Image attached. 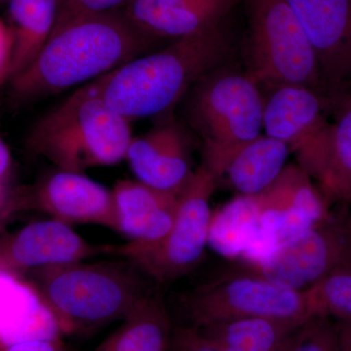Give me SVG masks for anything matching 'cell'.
<instances>
[{
  "mask_svg": "<svg viewBox=\"0 0 351 351\" xmlns=\"http://www.w3.org/2000/svg\"><path fill=\"white\" fill-rule=\"evenodd\" d=\"M228 21L171 41L91 83L129 122L170 117L200 78L239 60L241 43Z\"/></svg>",
  "mask_w": 351,
  "mask_h": 351,
  "instance_id": "obj_1",
  "label": "cell"
},
{
  "mask_svg": "<svg viewBox=\"0 0 351 351\" xmlns=\"http://www.w3.org/2000/svg\"><path fill=\"white\" fill-rule=\"evenodd\" d=\"M166 44L141 32L123 10L77 18L54 27L36 61L9 82L11 93L21 101L53 96Z\"/></svg>",
  "mask_w": 351,
  "mask_h": 351,
  "instance_id": "obj_2",
  "label": "cell"
},
{
  "mask_svg": "<svg viewBox=\"0 0 351 351\" xmlns=\"http://www.w3.org/2000/svg\"><path fill=\"white\" fill-rule=\"evenodd\" d=\"M23 283L66 335L87 334L122 320L154 291V281L125 258L46 265L27 271Z\"/></svg>",
  "mask_w": 351,
  "mask_h": 351,
  "instance_id": "obj_3",
  "label": "cell"
},
{
  "mask_svg": "<svg viewBox=\"0 0 351 351\" xmlns=\"http://www.w3.org/2000/svg\"><path fill=\"white\" fill-rule=\"evenodd\" d=\"M130 123L88 82L38 120L27 147L58 170L84 173L125 159Z\"/></svg>",
  "mask_w": 351,
  "mask_h": 351,
  "instance_id": "obj_4",
  "label": "cell"
},
{
  "mask_svg": "<svg viewBox=\"0 0 351 351\" xmlns=\"http://www.w3.org/2000/svg\"><path fill=\"white\" fill-rule=\"evenodd\" d=\"M189 131L199 140L202 165L217 184L226 166L263 129V97L239 60L203 76L182 98Z\"/></svg>",
  "mask_w": 351,
  "mask_h": 351,
  "instance_id": "obj_5",
  "label": "cell"
},
{
  "mask_svg": "<svg viewBox=\"0 0 351 351\" xmlns=\"http://www.w3.org/2000/svg\"><path fill=\"white\" fill-rule=\"evenodd\" d=\"M248 32L241 56L258 85L294 84L330 97L315 53L286 0H243Z\"/></svg>",
  "mask_w": 351,
  "mask_h": 351,
  "instance_id": "obj_6",
  "label": "cell"
},
{
  "mask_svg": "<svg viewBox=\"0 0 351 351\" xmlns=\"http://www.w3.org/2000/svg\"><path fill=\"white\" fill-rule=\"evenodd\" d=\"M217 186L213 175L201 164L179 193L174 223L162 239L147 245H108L107 254L135 263L158 285L186 276L206 250L212 216L210 200Z\"/></svg>",
  "mask_w": 351,
  "mask_h": 351,
  "instance_id": "obj_7",
  "label": "cell"
},
{
  "mask_svg": "<svg viewBox=\"0 0 351 351\" xmlns=\"http://www.w3.org/2000/svg\"><path fill=\"white\" fill-rule=\"evenodd\" d=\"M178 299L188 325L196 328L237 318L304 323L313 317L304 292L232 270L182 293Z\"/></svg>",
  "mask_w": 351,
  "mask_h": 351,
  "instance_id": "obj_8",
  "label": "cell"
},
{
  "mask_svg": "<svg viewBox=\"0 0 351 351\" xmlns=\"http://www.w3.org/2000/svg\"><path fill=\"white\" fill-rule=\"evenodd\" d=\"M348 265L351 256L343 218L332 215L300 237L278 245L261 262L237 263L232 270L302 292Z\"/></svg>",
  "mask_w": 351,
  "mask_h": 351,
  "instance_id": "obj_9",
  "label": "cell"
},
{
  "mask_svg": "<svg viewBox=\"0 0 351 351\" xmlns=\"http://www.w3.org/2000/svg\"><path fill=\"white\" fill-rule=\"evenodd\" d=\"M313 46L335 101L351 87V0H286Z\"/></svg>",
  "mask_w": 351,
  "mask_h": 351,
  "instance_id": "obj_10",
  "label": "cell"
},
{
  "mask_svg": "<svg viewBox=\"0 0 351 351\" xmlns=\"http://www.w3.org/2000/svg\"><path fill=\"white\" fill-rule=\"evenodd\" d=\"M258 226L278 245L331 218L320 189L299 164H288L271 186L255 195Z\"/></svg>",
  "mask_w": 351,
  "mask_h": 351,
  "instance_id": "obj_11",
  "label": "cell"
},
{
  "mask_svg": "<svg viewBox=\"0 0 351 351\" xmlns=\"http://www.w3.org/2000/svg\"><path fill=\"white\" fill-rule=\"evenodd\" d=\"M23 203L66 225L90 223L117 232L112 191L84 173L57 169L34 184Z\"/></svg>",
  "mask_w": 351,
  "mask_h": 351,
  "instance_id": "obj_12",
  "label": "cell"
},
{
  "mask_svg": "<svg viewBox=\"0 0 351 351\" xmlns=\"http://www.w3.org/2000/svg\"><path fill=\"white\" fill-rule=\"evenodd\" d=\"M103 254H107V245L89 243L71 226L53 219L34 221L0 240V274L16 277L18 272Z\"/></svg>",
  "mask_w": 351,
  "mask_h": 351,
  "instance_id": "obj_13",
  "label": "cell"
},
{
  "mask_svg": "<svg viewBox=\"0 0 351 351\" xmlns=\"http://www.w3.org/2000/svg\"><path fill=\"white\" fill-rule=\"evenodd\" d=\"M189 131L169 117L144 135L132 138L125 159L138 181L179 195L195 172Z\"/></svg>",
  "mask_w": 351,
  "mask_h": 351,
  "instance_id": "obj_14",
  "label": "cell"
},
{
  "mask_svg": "<svg viewBox=\"0 0 351 351\" xmlns=\"http://www.w3.org/2000/svg\"><path fill=\"white\" fill-rule=\"evenodd\" d=\"M243 0H129L126 17L141 32L169 43L217 27Z\"/></svg>",
  "mask_w": 351,
  "mask_h": 351,
  "instance_id": "obj_15",
  "label": "cell"
},
{
  "mask_svg": "<svg viewBox=\"0 0 351 351\" xmlns=\"http://www.w3.org/2000/svg\"><path fill=\"white\" fill-rule=\"evenodd\" d=\"M265 135L295 152L329 124L325 112L335 103L309 88L294 84L258 85Z\"/></svg>",
  "mask_w": 351,
  "mask_h": 351,
  "instance_id": "obj_16",
  "label": "cell"
},
{
  "mask_svg": "<svg viewBox=\"0 0 351 351\" xmlns=\"http://www.w3.org/2000/svg\"><path fill=\"white\" fill-rule=\"evenodd\" d=\"M339 108L334 123L297 158L329 205L351 203V99Z\"/></svg>",
  "mask_w": 351,
  "mask_h": 351,
  "instance_id": "obj_17",
  "label": "cell"
},
{
  "mask_svg": "<svg viewBox=\"0 0 351 351\" xmlns=\"http://www.w3.org/2000/svg\"><path fill=\"white\" fill-rule=\"evenodd\" d=\"M112 191L117 232L129 242L156 243L169 232L177 215L179 195L152 188L138 180H121Z\"/></svg>",
  "mask_w": 351,
  "mask_h": 351,
  "instance_id": "obj_18",
  "label": "cell"
},
{
  "mask_svg": "<svg viewBox=\"0 0 351 351\" xmlns=\"http://www.w3.org/2000/svg\"><path fill=\"white\" fill-rule=\"evenodd\" d=\"M173 330L162 295L154 290L95 351H170Z\"/></svg>",
  "mask_w": 351,
  "mask_h": 351,
  "instance_id": "obj_19",
  "label": "cell"
},
{
  "mask_svg": "<svg viewBox=\"0 0 351 351\" xmlns=\"http://www.w3.org/2000/svg\"><path fill=\"white\" fill-rule=\"evenodd\" d=\"M12 55L8 82L24 73L40 54L56 24L57 0H7Z\"/></svg>",
  "mask_w": 351,
  "mask_h": 351,
  "instance_id": "obj_20",
  "label": "cell"
},
{
  "mask_svg": "<svg viewBox=\"0 0 351 351\" xmlns=\"http://www.w3.org/2000/svg\"><path fill=\"white\" fill-rule=\"evenodd\" d=\"M290 152L282 141L260 135L232 157L221 180L226 179L239 195H260L281 174Z\"/></svg>",
  "mask_w": 351,
  "mask_h": 351,
  "instance_id": "obj_21",
  "label": "cell"
},
{
  "mask_svg": "<svg viewBox=\"0 0 351 351\" xmlns=\"http://www.w3.org/2000/svg\"><path fill=\"white\" fill-rule=\"evenodd\" d=\"M302 324L246 317L195 328L219 351H285L293 332Z\"/></svg>",
  "mask_w": 351,
  "mask_h": 351,
  "instance_id": "obj_22",
  "label": "cell"
},
{
  "mask_svg": "<svg viewBox=\"0 0 351 351\" xmlns=\"http://www.w3.org/2000/svg\"><path fill=\"white\" fill-rule=\"evenodd\" d=\"M258 228L255 196L237 195L212 212L208 246L221 257L237 261Z\"/></svg>",
  "mask_w": 351,
  "mask_h": 351,
  "instance_id": "obj_23",
  "label": "cell"
},
{
  "mask_svg": "<svg viewBox=\"0 0 351 351\" xmlns=\"http://www.w3.org/2000/svg\"><path fill=\"white\" fill-rule=\"evenodd\" d=\"M302 292L311 315L351 321V265L334 270Z\"/></svg>",
  "mask_w": 351,
  "mask_h": 351,
  "instance_id": "obj_24",
  "label": "cell"
},
{
  "mask_svg": "<svg viewBox=\"0 0 351 351\" xmlns=\"http://www.w3.org/2000/svg\"><path fill=\"white\" fill-rule=\"evenodd\" d=\"M285 351H339L336 321L313 316L293 332Z\"/></svg>",
  "mask_w": 351,
  "mask_h": 351,
  "instance_id": "obj_25",
  "label": "cell"
},
{
  "mask_svg": "<svg viewBox=\"0 0 351 351\" xmlns=\"http://www.w3.org/2000/svg\"><path fill=\"white\" fill-rule=\"evenodd\" d=\"M57 1L58 12L55 27L80 17L123 10L128 4L129 0H57Z\"/></svg>",
  "mask_w": 351,
  "mask_h": 351,
  "instance_id": "obj_26",
  "label": "cell"
},
{
  "mask_svg": "<svg viewBox=\"0 0 351 351\" xmlns=\"http://www.w3.org/2000/svg\"><path fill=\"white\" fill-rule=\"evenodd\" d=\"M170 351H219L196 328L186 325L173 330Z\"/></svg>",
  "mask_w": 351,
  "mask_h": 351,
  "instance_id": "obj_27",
  "label": "cell"
},
{
  "mask_svg": "<svg viewBox=\"0 0 351 351\" xmlns=\"http://www.w3.org/2000/svg\"><path fill=\"white\" fill-rule=\"evenodd\" d=\"M0 351H69L61 339L57 337H38L14 341L0 343Z\"/></svg>",
  "mask_w": 351,
  "mask_h": 351,
  "instance_id": "obj_28",
  "label": "cell"
},
{
  "mask_svg": "<svg viewBox=\"0 0 351 351\" xmlns=\"http://www.w3.org/2000/svg\"><path fill=\"white\" fill-rule=\"evenodd\" d=\"M11 55H12V36L8 25L0 20V85L8 80Z\"/></svg>",
  "mask_w": 351,
  "mask_h": 351,
  "instance_id": "obj_29",
  "label": "cell"
},
{
  "mask_svg": "<svg viewBox=\"0 0 351 351\" xmlns=\"http://www.w3.org/2000/svg\"><path fill=\"white\" fill-rule=\"evenodd\" d=\"M339 351H351V321H336Z\"/></svg>",
  "mask_w": 351,
  "mask_h": 351,
  "instance_id": "obj_30",
  "label": "cell"
},
{
  "mask_svg": "<svg viewBox=\"0 0 351 351\" xmlns=\"http://www.w3.org/2000/svg\"><path fill=\"white\" fill-rule=\"evenodd\" d=\"M11 166V154L5 143L0 138V184L4 181Z\"/></svg>",
  "mask_w": 351,
  "mask_h": 351,
  "instance_id": "obj_31",
  "label": "cell"
},
{
  "mask_svg": "<svg viewBox=\"0 0 351 351\" xmlns=\"http://www.w3.org/2000/svg\"><path fill=\"white\" fill-rule=\"evenodd\" d=\"M343 218V226H345L346 237H348V247H350V252L351 256V213L345 215L341 217Z\"/></svg>",
  "mask_w": 351,
  "mask_h": 351,
  "instance_id": "obj_32",
  "label": "cell"
},
{
  "mask_svg": "<svg viewBox=\"0 0 351 351\" xmlns=\"http://www.w3.org/2000/svg\"><path fill=\"white\" fill-rule=\"evenodd\" d=\"M0 1H3V0H0Z\"/></svg>",
  "mask_w": 351,
  "mask_h": 351,
  "instance_id": "obj_33",
  "label": "cell"
}]
</instances>
